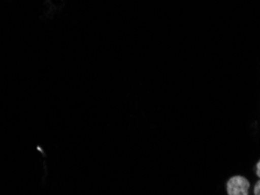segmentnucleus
<instances>
[{"label": "nucleus", "instance_id": "nucleus-3", "mask_svg": "<svg viewBox=\"0 0 260 195\" xmlns=\"http://www.w3.org/2000/svg\"><path fill=\"white\" fill-rule=\"evenodd\" d=\"M255 174H257V177L260 179V159L258 160L257 165H255Z\"/></svg>", "mask_w": 260, "mask_h": 195}, {"label": "nucleus", "instance_id": "nucleus-2", "mask_svg": "<svg viewBox=\"0 0 260 195\" xmlns=\"http://www.w3.org/2000/svg\"><path fill=\"white\" fill-rule=\"evenodd\" d=\"M253 194L254 195H260V179L255 182V185L253 187Z\"/></svg>", "mask_w": 260, "mask_h": 195}, {"label": "nucleus", "instance_id": "nucleus-1", "mask_svg": "<svg viewBox=\"0 0 260 195\" xmlns=\"http://www.w3.org/2000/svg\"><path fill=\"white\" fill-rule=\"evenodd\" d=\"M251 183L244 175H233L226 182L228 195H248Z\"/></svg>", "mask_w": 260, "mask_h": 195}]
</instances>
